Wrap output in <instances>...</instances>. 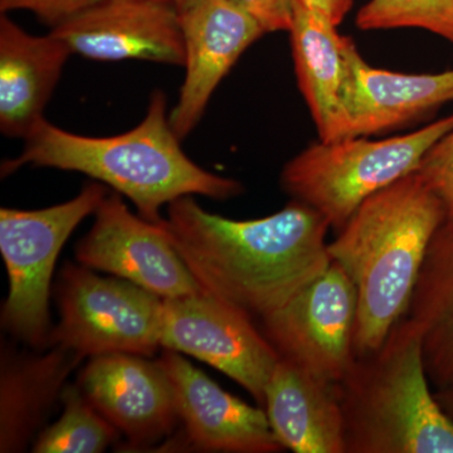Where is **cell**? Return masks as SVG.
Returning <instances> with one entry per match:
<instances>
[{
	"label": "cell",
	"instance_id": "obj_12",
	"mask_svg": "<svg viewBox=\"0 0 453 453\" xmlns=\"http://www.w3.org/2000/svg\"><path fill=\"white\" fill-rule=\"evenodd\" d=\"M157 362L172 381L179 423L183 425L178 442L165 447L222 453L285 451L264 408L226 392L177 351L164 349Z\"/></svg>",
	"mask_w": 453,
	"mask_h": 453
},
{
	"label": "cell",
	"instance_id": "obj_27",
	"mask_svg": "<svg viewBox=\"0 0 453 453\" xmlns=\"http://www.w3.org/2000/svg\"><path fill=\"white\" fill-rule=\"evenodd\" d=\"M434 395H436L438 403L441 404L447 416L453 421V381L449 386L437 389Z\"/></svg>",
	"mask_w": 453,
	"mask_h": 453
},
{
	"label": "cell",
	"instance_id": "obj_6",
	"mask_svg": "<svg viewBox=\"0 0 453 453\" xmlns=\"http://www.w3.org/2000/svg\"><path fill=\"white\" fill-rule=\"evenodd\" d=\"M107 195L105 184L98 181L83 187L71 201L44 210H0V252L9 277L0 323L5 333L33 350L50 348V282L59 252Z\"/></svg>",
	"mask_w": 453,
	"mask_h": 453
},
{
	"label": "cell",
	"instance_id": "obj_7",
	"mask_svg": "<svg viewBox=\"0 0 453 453\" xmlns=\"http://www.w3.org/2000/svg\"><path fill=\"white\" fill-rule=\"evenodd\" d=\"M59 321L50 348L83 357L111 353L154 357L162 333L164 299L119 277H103L82 265L67 264L56 283Z\"/></svg>",
	"mask_w": 453,
	"mask_h": 453
},
{
	"label": "cell",
	"instance_id": "obj_24",
	"mask_svg": "<svg viewBox=\"0 0 453 453\" xmlns=\"http://www.w3.org/2000/svg\"><path fill=\"white\" fill-rule=\"evenodd\" d=\"M103 2L105 0H0V12H32L43 25L53 29Z\"/></svg>",
	"mask_w": 453,
	"mask_h": 453
},
{
	"label": "cell",
	"instance_id": "obj_8",
	"mask_svg": "<svg viewBox=\"0 0 453 453\" xmlns=\"http://www.w3.org/2000/svg\"><path fill=\"white\" fill-rule=\"evenodd\" d=\"M356 286L332 262L282 308L261 319V332L281 359L339 383L356 359Z\"/></svg>",
	"mask_w": 453,
	"mask_h": 453
},
{
	"label": "cell",
	"instance_id": "obj_17",
	"mask_svg": "<svg viewBox=\"0 0 453 453\" xmlns=\"http://www.w3.org/2000/svg\"><path fill=\"white\" fill-rule=\"evenodd\" d=\"M64 41L23 31L5 13L0 17V130L26 139L44 118L68 57Z\"/></svg>",
	"mask_w": 453,
	"mask_h": 453
},
{
	"label": "cell",
	"instance_id": "obj_21",
	"mask_svg": "<svg viewBox=\"0 0 453 453\" xmlns=\"http://www.w3.org/2000/svg\"><path fill=\"white\" fill-rule=\"evenodd\" d=\"M64 412L42 429L32 445L35 453H100L121 434L83 395L79 384H67L61 395Z\"/></svg>",
	"mask_w": 453,
	"mask_h": 453
},
{
	"label": "cell",
	"instance_id": "obj_13",
	"mask_svg": "<svg viewBox=\"0 0 453 453\" xmlns=\"http://www.w3.org/2000/svg\"><path fill=\"white\" fill-rule=\"evenodd\" d=\"M174 7L183 33L187 73L169 120L183 140L201 121L226 74L266 33L229 0H181Z\"/></svg>",
	"mask_w": 453,
	"mask_h": 453
},
{
	"label": "cell",
	"instance_id": "obj_11",
	"mask_svg": "<svg viewBox=\"0 0 453 453\" xmlns=\"http://www.w3.org/2000/svg\"><path fill=\"white\" fill-rule=\"evenodd\" d=\"M129 353L89 357L79 374L83 395L127 438L125 449L159 446L179 423L174 389L157 360Z\"/></svg>",
	"mask_w": 453,
	"mask_h": 453
},
{
	"label": "cell",
	"instance_id": "obj_9",
	"mask_svg": "<svg viewBox=\"0 0 453 453\" xmlns=\"http://www.w3.org/2000/svg\"><path fill=\"white\" fill-rule=\"evenodd\" d=\"M252 320L205 291L164 299L160 344L222 372L264 408L265 389L280 357Z\"/></svg>",
	"mask_w": 453,
	"mask_h": 453
},
{
	"label": "cell",
	"instance_id": "obj_16",
	"mask_svg": "<svg viewBox=\"0 0 453 453\" xmlns=\"http://www.w3.org/2000/svg\"><path fill=\"white\" fill-rule=\"evenodd\" d=\"M0 351V452H25L85 357L61 347L25 351L4 342Z\"/></svg>",
	"mask_w": 453,
	"mask_h": 453
},
{
	"label": "cell",
	"instance_id": "obj_19",
	"mask_svg": "<svg viewBox=\"0 0 453 453\" xmlns=\"http://www.w3.org/2000/svg\"><path fill=\"white\" fill-rule=\"evenodd\" d=\"M299 88L323 142L349 138L344 96L350 38L297 0L290 29Z\"/></svg>",
	"mask_w": 453,
	"mask_h": 453
},
{
	"label": "cell",
	"instance_id": "obj_23",
	"mask_svg": "<svg viewBox=\"0 0 453 453\" xmlns=\"http://www.w3.org/2000/svg\"><path fill=\"white\" fill-rule=\"evenodd\" d=\"M416 173L442 202L446 219H453V129L428 149Z\"/></svg>",
	"mask_w": 453,
	"mask_h": 453
},
{
	"label": "cell",
	"instance_id": "obj_10",
	"mask_svg": "<svg viewBox=\"0 0 453 453\" xmlns=\"http://www.w3.org/2000/svg\"><path fill=\"white\" fill-rule=\"evenodd\" d=\"M94 214V225L74 251L80 265L127 280L162 299L204 291L162 226L134 214L118 192L109 193Z\"/></svg>",
	"mask_w": 453,
	"mask_h": 453
},
{
	"label": "cell",
	"instance_id": "obj_4",
	"mask_svg": "<svg viewBox=\"0 0 453 453\" xmlns=\"http://www.w3.org/2000/svg\"><path fill=\"white\" fill-rule=\"evenodd\" d=\"M429 383L421 334L404 316L338 383L345 453H453V421Z\"/></svg>",
	"mask_w": 453,
	"mask_h": 453
},
{
	"label": "cell",
	"instance_id": "obj_28",
	"mask_svg": "<svg viewBox=\"0 0 453 453\" xmlns=\"http://www.w3.org/2000/svg\"><path fill=\"white\" fill-rule=\"evenodd\" d=\"M162 2H168L172 3V4H178L179 2H181V0H162Z\"/></svg>",
	"mask_w": 453,
	"mask_h": 453
},
{
	"label": "cell",
	"instance_id": "obj_15",
	"mask_svg": "<svg viewBox=\"0 0 453 453\" xmlns=\"http://www.w3.org/2000/svg\"><path fill=\"white\" fill-rule=\"evenodd\" d=\"M344 103L349 138L374 135L453 101V70L434 74L372 67L353 41L347 49Z\"/></svg>",
	"mask_w": 453,
	"mask_h": 453
},
{
	"label": "cell",
	"instance_id": "obj_20",
	"mask_svg": "<svg viewBox=\"0 0 453 453\" xmlns=\"http://www.w3.org/2000/svg\"><path fill=\"white\" fill-rule=\"evenodd\" d=\"M405 318L421 334L428 380L437 389L453 381V219L429 244Z\"/></svg>",
	"mask_w": 453,
	"mask_h": 453
},
{
	"label": "cell",
	"instance_id": "obj_5",
	"mask_svg": "<svg viewBox=\"0 0 453 453\" xmlns=\"http://www.w3.org/2000/svg\"><path fill=\"white\" fill-rule=\"evenodd\" d=\"M452 129L453 113L403 136L320 140L286 164L281 186L339 232L369 196L416 172L428 149Z\"/></svg>",
	"mask_w": 453,
	"mask_h": 453
},
{
	"label": "cell",
	"instance_id": "obj_22",
	"mask_svg": "<svg viewBox=\"0 0 453 453\" xmlns=\"http://www.w3.org/2000/svg\"><path fill=\"white\" fill-rule=\"evenodd\" d=\"M365 31L421 28L453 44V0H371L357 16Z\"/></svg>",
	"mask_w": 453,
	"mask_h": 453
},
{
	"label": "cell",
	"instance_id": "obj_25",
	"mask_svg": "<svg viewBox=\"0 0 453 453\" xmlns=\"http://www.w3.org/2000/svg\"><path fill=\"white\" fill-rule=\"evenodd\" d=\"M261 26L265 33L290 32L297 0H229Z\"/></svg>",
	"mask_w": 453,
	"mask_h": 453
},
{
	"label": "cell",
	"instance_id": "obj_14",
	"mask_svg": "<svg viewBox=\"0 0 453 453\" xmlns=\"http://www.w3.org/2000/svg\"><path fill=\"white\" fill-rule=\"evenodd\" d=\"M73 55L184 65L177 8L162 0H105L50 31Z\"/></svg>",
	"mask_w": 453,
	"mask_h": 453
},
{
	"label": "cell",
	"instance_id": "obj_3",
	"mask_svg": "<svg viewBox=\"0 0 453 453\" xmlns=\"http://www.w3.org/2000/svg\"><path fill=\"white\" fill-rule=\"evenodd\" d=\"M166 109L165 94L155 91L138 127L107 138L68 133L43 118L25 139L19 157L2 164V177L25 165L82 173L127 196L139 216L153 223L163 219V205L181 196H240V181L202 169L181 150Z\"/></svg>",
	"mask_w": 453,
	"mask_h": 453
},
{
	"label": "cell",
	"instance_id": "obj_2",
	"mask_svg": "<svg viewBox=\"0 0 453 453\" xmlns=\"http://www.w3.org/2000/svg\"><path fill=\"white\" fill-rule=\"evenodd\" d=\"M445 219L442 202L413 172L369 196L327 244L332 262L356 286V356L377 350L407 314Z\"/></svg>",
	"mask_w": 453,
	"mask_h": 453
},
{
	"label": "cell",
	"instance_id": "obj_1",
	"mask_svg": "<svg viewBox=\"0 0 453 453\" xmlns=\"http://www.w3.org/2000/svg\"><path fill=\"white\" fill-rule=\"evenodd\" d=\"M157 225L203 290L251 319L282 308L332 264L329 223L295 199L265 219L234 220L181 196Z\"/></svg>",
	"mask_w": 453,
	"mask_h": 453
},
{
	"label": "cell",
	"instance_id": "obj_26",
	"mask_svg": "<svg viewBox=\"0 0 453 453\" xmlns=\"http://www.w3.org/2000/svg\"><path fill=\"white\" fill-rule=\"evenodd\" d=\"M303 7L340 26L353 7V0H299Z\"/></svg>",
	"mask_w": 453,
	"mask_h": 453
},
{
	"label": "cell",
	"instance_id": "obj_18",
	"mask_svg": "<svg viewBox=\"0 0 453 453\" xmlns=\"http://www.w3.org/2000/svg\"><path fill=\"white\" fill-rule=\"evenodd\" d=\"M264 410L283 449L295 453H345L338 383L280 357L265 389Z\"/></svg>",
	"mask_w": 453,
	"mask_h": 453
}]
</instances>
